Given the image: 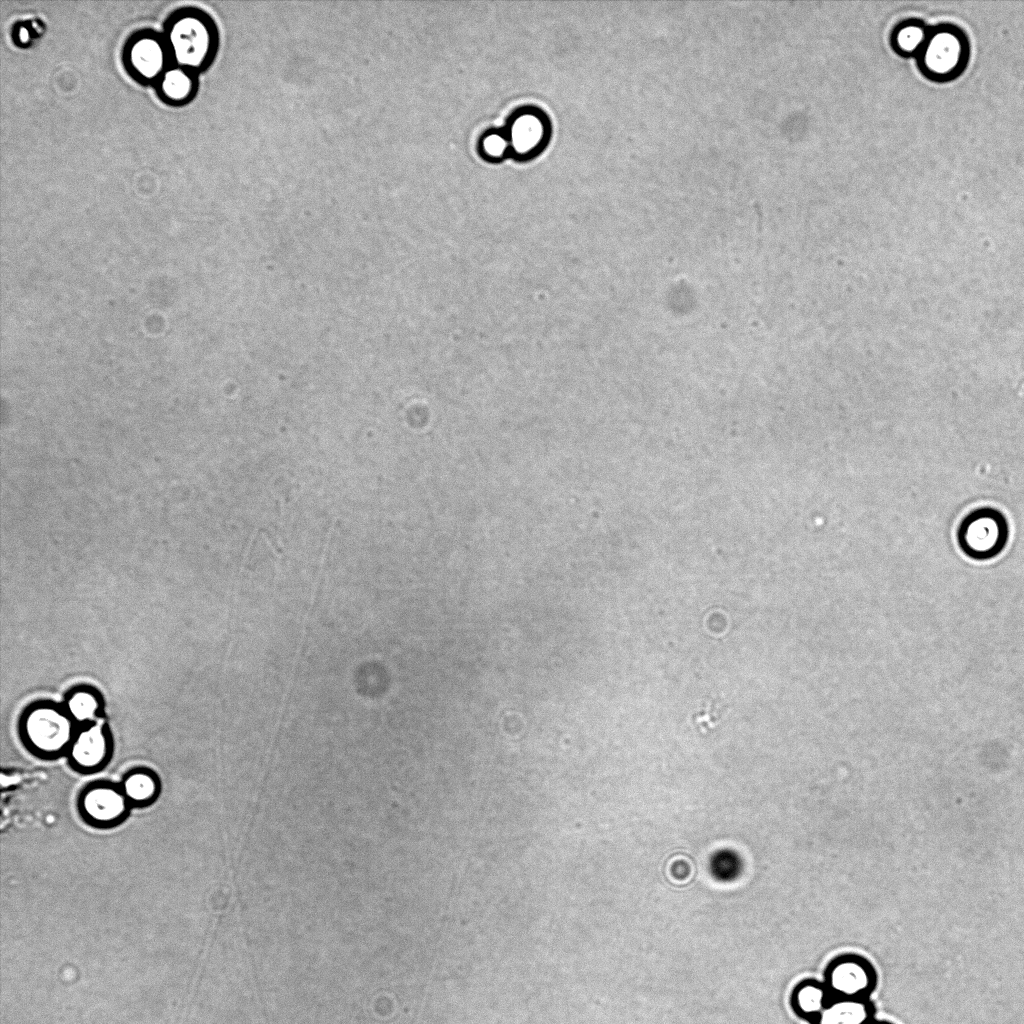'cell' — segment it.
<instances>
[{"mask_svg":"<svg viewBox=\"0 0 1024 1024\" xmlns=\"http://www.w3.org/2000/svg\"><path fill=\"white\" fill-rule=\"evenodd\" d=\"M916 58L926 77L934 81H950L966 67L969 43L958 27L941 24L929 28L927 39Z\"/></svg>","mask_w":1024,"mask_h":1024,"instance_id":"1","label":"cell"},{"mask_svg":"<svg viewBox=\"0 0 1024 1024\" xmlns=\"http://www.w3.org/2000/svg\"><path fill=\"white\" fill-rule=\"evenodd\" d=\"M824 984L831 998H868L876 985V973L865 958L847 954L830 962Z\"/></svg>","mask_w":1024,"mask_h":1024,"instance_id":"2","label":"cell"},{"mask_svg":"<svg viewBox=\"0 0 1024 1024\" xmlns=\"http://www.w3.org/2000/svg\"><path fill=\"white\" fill-rule=\"evenodd\" d=\"M1007 528L1003 517L984 509L969 515L962 523L959 538L964 550L975 558H988L1004 546Z\"/></svg>","mask_w":1024,"mask_h":1024,"instance_id":"3","label":"cell"},{"mask_svg":"<svg viewBox=\"0 0 1024 1024\" xmlns=\"http://www.w3.org/2000/svg\"><path fill=\"white\" fill-rule=\"evenodd\" d=\"M25 727L32 744L46 752L61 749L68 742L71 733L68 718L49 707L33 710L27 716Z\"/></svg>","mask_w":1024,"mask_h":1024,"instance_id":"4","label":"cell"},{"mask_svg":"<svg viewBox=\"0 0 1024 1024\" xmlns=\"http://www.w3.org/2000/svg\"><path fill=\"white\" fill-rule=\"evenodd\" d=\"M177 60L185 65H199L207 56L211 35L207 26L196 18L178 21L170 34Z\"/></svg>","mask_w":1024,"mask_h":1024,"instance_id":"5","label":"cell"},{"mask_svg":"<svg viewBox=\"0 0 1024 1024\" xmlns=\"http://www.w3.org/2000/svg\"><path fill=\"white\" fill-rule=\"evenodd\" d=\"M874 1008L868 998H831L811 1024H870Z\"/></svg>","mask_w":1024,"mask_h":1024,"instance_id":"6","label":"cell"},{"mask_svg":"<svg viewBox=\"0 0 1024 1024\" xmlns=\"http://www.w3.org/2000/svg\"><path fill=\"white\" fill-rule=\"evenodd\" d=\"M545 121L536 112L517 114L509 129V143L515 154L527 156L535 152L545 138Z\"/></svg>","mask_w":1024,"mask_h":1024,"instance_id":"7","label":"cell"},{"mask_svg":"<svg viewBox=\"0 0 1024 1024\" xmlns=\"http://www.w3.org/2000/svg\"><path fill=\"white\" fill-rule=\"evenodd\" d=\"M831 996L824 982L805 980L799 983L791 995V1007L801 1019L813 1021L830 1001Z\"/></svg>","mask_w":1024,"mask_h":1024,"instance_id":"8","label":"cell"},{"mask_svg":"<svg viewBox=\"0 0 1024 1024\" xmlns=\"http://www.w3.org/2000/svg\"><path fill=\"white\" fill-rule=\"evenodd\" d=\"M83 806L91 818L97 821H112L123 813L125 803L123 796L117 791L99 787L85 795Z\"/></svg>","mask_w":1024,"mask_h":1024,"instance_id":"9","label":"cell"},{"mask_svg":"<svg viewBox=\"0 0 1024 1024\" xmlns=\"http://www.w3.org/2000/svg\"><path fill=\"white\" fill-rule=\"evenodd\" d=\"M106 753V739L99 726H93L80 733L74 743L72 756L83 767L99 764Z\"/></svg>","mask_w":1024,"mask_h":1024,"instance_id":"10","label":"cell"},{"mask_svg":"<svg viewBox=\"0 0 1024 1024\" xmlns=\"http://www.w3.org/2000/svg\"><path fill=\"white\" fill-rule=\"evenodd\" d=\"M923 22L910 19L899 23L892 33V45L903 56H917L929 32Z\"/></svg>","mask_w":1024,"mask_h":1024,"instance_id":"11","label":"cell"},{"mask_svg":"<svg viewBox=\"0 0 1024 1024\" xmlns=\"http://www.w3.org/2000/svg\"><path fill=\"white\" fill-rule=\"evenodd\" d=\"M743 868V860L739 853L729 848L716 850L709 858V873L718 882L729 883L737 880Z\"/></svg>","mask_w":1024,"mask_h":1024,"instance_id":"12","label":"cell"},{"mask_svg":"<svg viewBox=\"0 0 1024 1024\" xmlns=\"http://www.w3.org/2000/svg\"><path fill=\"white\" fill-rule=\"evenodd\" d=\"M131 60L135 68L142 75L153 77L162 68L163 52L156 41L142 39L133 46Z\"/></svg>","mask_w":1024,"mask_h":1024,"instance_id":"13","label":"cell"},{"mask_svg":"<svg viewBox=\"0 0 1024 1024\" xmlns=\"http://www.w3.org/2000/svg\"><path fill=\"white\" fill-rule=\"evenodd\" d=\"M126 795L135 801L147 800L155 792L156 785L151 776L144 773L131 775L124 785Z\"/></svg>","mask_w":1024,"mask_h":1024,"instance_id":"14","label":"cell"},{"mask_svg":"<svg viewBox=\"0 0 1024 1024\" xmlns=\"http://www.w3.org/2000/svg\"><path fill=\"white\" fill-rule=\"evenodd\" d=\"M68 709L75 719L84 721L91 719L95 715L98 709V702L93 694L80 691L73 694L69 699Z\"/></svg>","mask_w":1024,"mask_h":1024,"instance_id":"15","label":"cell"},{"mask_svg":"<svg viewBox=\"0 0 1024 1024\" xmlns=\"http://www.w3.org/2000/svg\"><path fill=\"white\" fill-rule=\"evenodd\" d=\"M190 87V79L180 70H172L165 75L163 90L172 99L186 97Z\"/></svg>","mask_w":1024,"mask_h":1024,"instance_id":"16","label":"cell"},{"mask_svg":"<svg viewBox=\"0 0 1024 1024\" xmlns=\"http://www.w3.org/2000/svg\"><path fill=\"white\" fill-rule=\"evenodd\" d=\"M481 147L488 158L501 159L510 148V143L503 134L491 132L483 137Z\"/></svg>","mask_w":1024,"mask_h":1024,"instance_id":"17","label":"cell"},{"mask_svg":"<svg viewBox=\"0 0 1024 1024\" xmlns=\"http://www.w3.org/2000/svg\"><path fill=\"white\" fill-rule=\"evenodd\" d=\"M870 1024H893V1023H890L888 1021H878V1020L875 1019Z\"/></svg>","mask_w":1024,"mask_h":1024,"instance_id":"18","label":"cell"}]
</instances>
